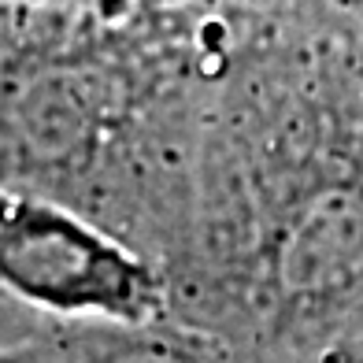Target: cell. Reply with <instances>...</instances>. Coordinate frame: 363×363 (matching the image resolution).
Segmentation results:
<instances>
[{"mask_svg":"<svg viewBox=\"0 0 363 363\" xmlns=\"http://www.w3.org/2000/svg\"><path fill=\"white\" fill-rule=\"evenodd\" d=\"M4 301V363H234L216 334L193 326L78 323Z\"/></svg>","mask_w":363,"mask_h":363,"instance_id":"7a4b0ae2","label":"cell"},{"mask_svg":"<svg viewBox=\"0 0 363 363\" xmlns=\"http://www.w3.org/2000/svg\"><path fill=\"white\" fill-rule=\"evenodd\" d=\"M345 4H352V8H356V11L363 15V0H345Z\"/></svg>","mask_w":363,"mask_h":363,"instance_id":"3957f363","label":"cell"},{"mask_svg":"<svg viewBox=\"0 0 363 363\" xmlns=\"http://www.w3.org/2000/svg\"><path fill=\"white\" fill-rule=\"evenodd\" d=\"M0 278L4 296L56 319L141 326L171 311V286L145 249L45 193H4Z\"/></svg>","mask_w":363,"mask_h":363,"instance_id":"6da1fadb","label":"cell"},{"mask_svg":"<svg viewBox=\"0 0 363 363\" xmlns=\"http://www.w3.org/2000/svg\"><path fill=\"white\" fill-rule=\"evenodd\" d=\"M23 4H45V0H23Z\"/></svg>","mask_w":363,"mask_h":363,"instance_id":"277c9868","label":"cell"}]
</instances>
